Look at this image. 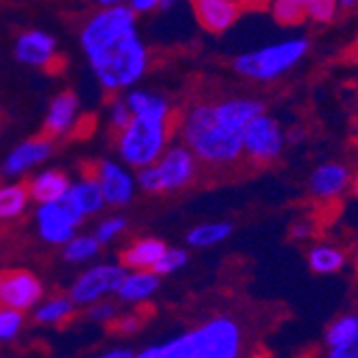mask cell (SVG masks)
Wrapping results in <instances>:
<instances>
[{
  "instance_id": "6da1fadb",
  "label": "cell",
  "mask_w": 358,
  "mask_h": 358,
  "mask_svg": "<svg viewBox=\"0 0 358 358\" xmlns=\"http://www.w3.org/2000/svg\"><path fill=\"white\" fill-rule=\"evenodd\" d=\"M80 45L108 92L134 86L150 67L148 48L138 35V15L122 3L94 11L80 30Z\"/></svg>"
},
{
  "instance_id": "7a4b0ae2",
  "label": "cell",
  "mask_w": 358,
  "mask_h": 358,
  "mask_svg": "<svg viewBox=\"0 0 358 358\" xmlns=\"http://www.w3.org/2000/svg\"><path fill=\"white\" fill-rule=\"evenodd\" d=\"M243 345L241 324L232 315H215L166 343L144 348L134 358H241Z\"/></svg>"
},
{
  "instance_id": "3957f363",
  "label": "cell",
  "mask_w": 358,
  "mask_h": 358,
  "mask_svg": "<svg viewBox=\"0 0 358 358\" xmlns=\"http://www.w3.org/2000/svg\"><path fill=\"white\" fill-rule=\"evenodd\" d=\"M182 146L206 166H232L243 157V134L225 129L213 112V101L193 103L180 124Z\"/></svg>"
},
{
  "instance_id": "277c9868",
  "label": "cell",
  "mask_w": 358,
  "mask_h": 358,
  "mask_svg": "<svg viewBox=\"0 0 358 358\" xmlns=\"http://www.w3.org/2000/svg\"><path fill=\"white\" fill-rule=\"evenodd\" d=\"M309 48H311V41L307 37L277 41V43L236 56L232 62V69L247 80L271 82V80L285 76L289 69H294L307 56Z\"/></svg>"
},
{
  "instance_id": "5b68a950",
  "label": "cell",
  "mask_w": 358,
  "mask_h": 358,
  "mask_svg": "<svg viewBox=\"0 0 358 358\" xmlns=\"http://www.w3.org/2000/svg\"><path fill=\"white\" fill-rule=\"evenodd\" d=\"M176 122H152L144 118H131L116 140V150L122 164L144 170L155 166L168 150Z\"/></svg>"
},
{
  "instance_id": "8992f818",
  "label": "cell",
  "mask_w": 358,
  "mask_h": 358,
  "mask_svg": "<svg viewBox=\"0 0 358 358\" xmlns=\"http://www.w3.org/2000/svg\"><path fill=\"white\" fill-rule=\"evenodd\" d=\"M200 164L195 157L182 146H168L155 166L144 168L138 172V185L146 193H168V191H180L198 178Z\"/></svg>"
},
{
  "instance_id": "52a82bcc",
  "label": "cell",
  "mask_w": 358,
  "mask_h": 358,
  "mask_svg": "<svg viewBox=\"0 0 358 358\" xmlns=\"http://www.w3.org/2000/svg\"><path fill=\"white\" fill-rule=\"evenodd\" d=\"M283 146H285V131L266 112L253 118L243 134V155L255 166L273 164L275 159L281 157Z\"/></svg>"
},
{
  "instance_id": "ba28073f",
  "label": "cell",
  "mask_w": 358,
  "mask_h": 358,
  "mask_svg": "<svg viewBox=\"0 0 358 358\" xmlns=\"http://www.w3.org/2000/svg\"><path fill=\"white\" fill-rule=\"evenodd\" d=\"M127 271L120 264H94L84 271L71 285L69 299L73 305H94L110 294H116Z\"/></svg>"
},
{
  "instance_id": "9c48e42d",
  "label": "cell",
  "mask_w": 358,
  "mask_h": 358,
  "mask_svg": "<svg viewBox=\"0 0 358 358\" xmlns=\"http://www.w3.org/2000/svg\"><path fill=\"white\" fill-rule=\"evenodd\" d=\"M41 299L43 285L32 273L24 268L0 273V307L22 313L39 305Z\"/></svg>"
},
{
  "instance_id": "30bf717a",
  "label": "cell",
  "mask_w": 358,
  "mask_h": 358,
  "mask_svg": "<svg viewBox=\"0 0 358 358\" xmlns=\"http://www.w3.org/2000/svg\"><path fill=\"white\" fill-rule=\"evenodd\" d=\"M90 172L96 178V182H99L106 206L131 204L136 195V178L129 174L127 168H122L112 159H101L96 161L94 168H90Z\"/></svg>"
},
{
  "instance_id": "8fae6325",
  "label": "cell",
  "mask_w": 358,
  "mask_h": 358,
  "mask_svg": "<svg viewBox=\"0 0 358 358\" xmlns=\"http://www.w3.org/2000/svg\"><path fill=\"white\" fill-rule=\"evenodd\" d=\"M15 58L28 67H39L54 71V64L58 62L56 39L43 30H26L15 39Z\"/></svg>"
},
{
  "instance_id": "7c38bea8",
  "label": "cell",
  "mask_w": 358,
  "mask_h": 358,
  "mask_svg": "<svg viewBox=\"0 0 358 358\" xmlns=\"http://www.w3.org/2000/svg\"><path fill=\"white\" fill-rule=\"evenodd\" d=\"M52 155V142L43 136L30 138L22 144H17L0 164V174L7 178H17L32 168H37L50 159Z\"/></svg>"
},
{
  "instance_id": "4fadbf2b",
  "label": "cell",
  "mask_w": 358,
  "mask_h": 358,
  "mask_svg": "<svg viewBox=\"0 0 358 358\" xmlns=\"http://www.w3.org/2000/svg\"><path fill=\"white\" fill-rule=\"evenodd\" d=\"M191 9L198 24L210 35H223L243 15V5L236 0H195Z\"/></svg>"
},
{
  "instance_id": "5bb4252c",
  "label": "cell",
  "mask_w": 358,
  "mask_h": 358,
  "mask_svg": "<svg viewBox=\"0 0 358 358\" xmlns=\"http://www.w3.org/2000/svg\"><path fill=\"white\" fill-rule=\"evenodd\" d=\"M35 221L41 241L50 245H67L76 236L78 221L71 217V213L62 202L39 206L35 213Z\"/></svg>"
},
{
  "instance_id": "9a60e30c",
  "label": "cell",
  "mask_w": 358,
  "mask_h": 358,
  "mask_svg": "<svg viewBox=\"0 0 358 358\" xmlns=\"http://www.w3.org/2000/svg\"><path fill=\"white\" fill-rule=\"evenodd\" d=\"M62 204L67 206V210L71 213V217L78 221V225L86 219L92 217L96 213H101L106 206V200L101 195L99 182L92 176L90 168L84 172V176L76 182H71V189L67 193V198L62 200Z\"/></svg>"
},
{
  "instance_id": "2e32d148",
  "label": "cell",
  "mask_w": 358,
  "mask_h": 358,
  "mask_svg": "<svg viewBox=\"0 0 358 358\" xmlns=\"http://www.w3.org/2000/svg\"><path fill=\"white\" fill-rule=\"evenodd\" d=\"M78 112H80V101L76 92L64 90L58 92L45 114V122H43V138L52 140V138H62L67 136L76 120H78Z\"/></svg>"
},
{
  "instance_id": "e0dca14e",
  "label": "cell",
  "mask_w": 358,
  "mask_h": 358,
  "mask_svg": "<svg viewBox=\"0 0 358 358\" xmlns=\"http://www.w3.org/2000/svg\"><path fill=\"white\" fill-rule=\"evenodd\" d=\"M352 172L348 166L331 161V164L317 166L309 176V191L320 200H333L341 195L345 189H350Z\"/></svg>"
},
{
  "instance_id": "ac0fdd59",
  "label": "cell",
  "mask_w": 358,
  "mask_h": 358,
  "mask_svg": "<svg viewBox=\"0 0 358 358\" xmlns=\"http://www.w3.org/2000/svg\"><path fill=\"white\" fill-rule=\"evenodd\" d=\"M28 187L30 200L39 202V206L45 204H60L71 189V180L62 170H45L39 172L37 176H32Z\"/></svg>"
},
{
  "instance_id": "d6986e66",
  "label": "cell",
  "mask_w": 358,
  "mask_h": 358,
  "mask_svg": "<svg viewBox=\"0 0 358 358\" xmlns=\"http://www.w3.org/2000/svg\"><path fill=\"white\" fill-rule=\"evenodd\" d=\"M124 103L134 118H144L152 122H176L172 106L166 96L148 90H131L124 96Z\"/></svg>"
},
{
  "instance_id": "ffe728a7",
  "label": "cell",
  "mask_w": 358,
  "mask_h": 358,
  "mask_svg": "<svg viewBox=\"0 0 358 358\" xmlns=\"http://www.w3.org/2000/svg\"><path fill=\"white\" fill-rule=\"evenodd\" d=\"M168 251V245L159 238H140L134 241L129 247L120 251V266L134 268V271H152V266L159 262L164 253Z\"/></svg>"
},
{
  "instance_id": "44dd1931",
  "label": "cell",
  "mask_w": 358,
  "mask_h": 358,
  "mask_svg": "<svg viewBox=\"0 0 358 358\" xmlns=\"http://www.w3.org/2000/svg\"><path fill=\"white\" fill-rule=\"evenodd\" d=\"M159 285H161V279L150 271L127 273L120 287L116 289V299L122 303H142L155 294Z\"/></svg>"
},
{
  "instance_id": "7402d4cb",
  "label": "cell",
  "mask_w": 358,
  "mask_h": 358,
  "mask_svg": "<svg viewBox=\"0 0 358 358\" xmlns=\"http://www.w3.org/2000/svg\"><path fill=\"white\" fill-rule=\"evenodd\" d=\"M345 262H348L345 251L329 243H320L311 247L307 253V264L315 275H337L339 271H343Z\"/></svg>"
},
{
  "instance_id": "603a6c76",
  "label": "cell",
  "mask_w": 358,
  "mask_h": 358,
  "mask_svg": "<svg viewBox=\"0 0 358 358\" xmlns=\"http://www.w3.org/2000/svg\"><path fill=\"white\" fill-rule=\"evenodd\" d=\"M28 204H30V195L24 182L0 187V221L22 217Z\"/></svg>"
},
{
  "instance_id": "cb8c5ba5",
  "label": "cell",
  "mask_w": 358,
  "mask_h": 358,
  "mask_svg": "<svg viewBox=\"0 0 358 358\" xmlns=\"http://www.w3.org/2000/svg\"><path fill=\"white\" fill-rule=\"evenodd\" d=\"M232 234V223H225V221H215V223H202V225H195L193 230L187 232V243L191 247H213L219 245L223 241H227Z\"/></svg>"
},
{
  "instance_id": "d4e9b609",
  "label": "cell",
  "mask_w": 358,
  "mask_h": 358,
  "mask_svg": "<svg viewBox=\"0 0 358 358\" xmlns=\"http://www.w3.org/2000/svg\"><path fill=\"white\" fill-rule=\"evenodd\" d=\"M76 311V305L71 303L69 296H56V299H50L45 303H41L35 311V322L39 324H60L64 320H69Z\"/></svg>"
},
{
  "instance_id": "484cf974",
  "label": "cell",
  "mask_w": 358,
  "mask_h": 358,
  "mask_svg": "<svg viewBox=\"0 0 358 358\" xmlns=\"http://www.w3.org/2000/svg\"><path fill=\"white\" fill-rule=\"evenodd\" d=\"M354 337H358V313H345V315L337 317L327 329V333H324V341H327L329 350L335 345H341Z\"/></svg>"
},
{
  "instance_id": "4316f807",
  "label": "cell",
  "mask_w": 358,
  "mask_h": 358,
  "mask_svg": "<svg viewBox=\"0 0 358 358\" xmlns=\"http://www.w3.org/2000/svg\"><path fill=\"white\" fill-rule=\"evenodd\" d=\"M271 15L281 26H301L305 15V0H277L271 5Z\"/></svg>"
},
{
  "instance_id": "83f0119b",
  "label": "cell",
  "mask_w": 358,
  "mask_h": 358,
  "mask_svg": "<svg viewBox=\"0 0 358 358\" xmlns=\"http://www.w3.org/2000/svg\"><path fill=\"white\" fill-rule=\"evenodd\" d=\"M101 245L94 241V236H88V234H82V236H73L67 245H64V259L67 262H73V264H80V262H88L92 259L96 253H99Z\"/></svg>"
},
{
  "instance_id": "f1b7e54d",
  "label": "cell",
  "mask_w": 358,
  "mask_h": 358,
  "mask_svg": "<svg viewBox=\"0 0 358 358\" xmlns=\"http://www.w3.org/2000/svg\"><path fill=\"white\" fill-rule=\"evenodd\" d=\"M339 13L337 0H305V15L317 24H331Z\"/></svg>"
},
{
  "instance_id": "f546056e",
  "label": "cell",
  "mask_w": 358,
  "mask_h": 358,
  "mask_svg": "<svg viewBox=\"0 0 358 358\" xmlns=\"http://www.w3.org/2000/svg\"><path fill=\"white\" fill-rule=\"evenodd\" d=\"M187 262H189V253L185 249H178V247L176 249H170L168 247V251L164 253V257H161L159 262L152 266L150 273H155L157 277H161V275H172V273L180 271Z\"/></svg>"
},
{
  "instance_id": "4dcf8cb0",
  "label": "cell",
  "mask_w": 358,
  "mask_h": 358,
  "mask_svg": "<svg viewBox=\"0 0 358 358\" xmlns=\"http://www.w3.org/2000/svg\"><path fill=\"white\" fill-rule=\"evenodd\" d=\"M24 327V315L13 309L0 307V341L9 343L13 341Z\"/></svg>"
},
{
  "instance_id": "1f68e13d",
  "label": "cell",
  "mask_w": 358,
  "mask_h": 358,
  "mask_svg": "<svg viewBox=\"0 0 358 358\" xmlns=\"http://www.w3.org/2000/svg\"><path fill=\"white\" fill-rule=\"evenodd\" d=\"M124 230H127V219L120 215H114V217H108L96 225L92 236L99 245H106V243H112L114 238H118Z\"/></svg>"
},
{
  "instance_id": "d6a6232c",
  "label": "cell",
  "mask_w": 358,
  "mask_h": 358,
  "mask_svg": "<svg viewBox=\"0 0 358 358\" xmlns=\"http://www.w3.org/2000/svg\"><path fill=\"white\" fill-rule=\"evenodd\" d=\"M88 317L99 324H112L118 317V305L112 301H99L88 307Z\"/></svg>"
},
{
  "instance_id": "836d02e7",
  "label": "cell",
  "mask_w": 358,
  "mask_h": 358,
  "mask_svg": "<svg viewBox=\"0 0 358 358\" xmlns=\"http://www.w3.org/2000/svg\"><path fill=\"white\" fill-rule=\"evenodd\" d=\"M131 112H129V108H127V103H124V99H116L114 103H112V110H110V122H112V127L116 129V134H120L122 129L131 122Z\"/></svg>"
},
{
  "instance_id": "e575fe53",
  "label": "cell",
  "mask_w": 358,
  "mask_h": 358,
  "mask_svg": "<svg viewBox=\"0 0 358 358\" xmlns=\"http://www.w3.org/2000/svg\"><path fill=\"white\" fill-rule=\"evenodd\" d=\"M114 331L122 335H134L142 327V315L140 313H129V315H118L114 322Z\"/></svg>"
},
{
  "instance_id": "d590c367",
  "label": "cell",
  "mask_w": 358,
  "mask_h": 358,
  "mask_svg": "<svg viewBox=\"0 0 358 358\" xmlns=\"http://www.w3.org/2000/svg\"><path fill=\"white\" fill-rule=\"evenodd\" d=\"M327 358H358V337L329 350Z\"/></svg>"
},
{
  "instance_id": "8d00e7d4",
  "label": "cell",
  "mask_w": 358,
  "mask_h": 358,
  "mask_svg": "<svg viewBox=\"0 0 358 358\" xmlns=\"http://www.w3.org/2000/svg\"><path fill=\"white\" fill-rule=\"evenodd\" d=\"M289 234L294 241H305V238H311L313 234V225L309 221H296L294 225L289 227Z\"/></svg>"
},
{
  "instance_id": "74e56055",
  "label": "cell",
  "mask_w": 358,
  "mask_h": 358,
  "mask_svg": "<svg viewBox=\"0 0 358 358\" xmlns=\"http://www.w3.org/2000/svg\"><path fill=\"white\" fill-rule=\"evenodd\" d=\"M127 7L138 15V13H148L152 9H159V3L157 0H134V3H129Z\"/></svg>"
},
{
  "instance_id": "f35d334b",
  "label": "cell",
  "mask_w": 358,
  "mask_h": 358,
  "mask_svg": "<svg viewBox=\"0 0 358 358\" xmlns=\"http://www.w3.org/2000/svg\"><path fill=\"white\" fill-rule=\"evenodd\" d=\"M96 358H134V352L127 350V348H116V350H110V352L96 356Z\"/></svg>"
},
{
  "instance_id": "ab89813d",
  "label": "cell",
  "mask_w": 358,
  "mask_h": 358,
  "mask_svg": "<svg viewBox=\"0 0 358 358\" xmlns=\"http://www.w3.org/2000/svg\"><path fill=\"white\" fill-rule=\"evenodd\" d=\"M303 138H305L303 129H289V131L285 134V140H289V142H301Z\"/></svg>"
},
{
  "instance_id": "60d3db41",
  "label": "cell",
  "mask_w": 358,
  "mask_h": 358,
  "mask_svg": "<svg viewBox=\"0 0 358 358\" xmlns=\"http://www.w3.org/2000/svg\"><path fill=\"white\" fill-rule=\"evenodd\" d=\"M350 191H352V195L358 200V174H354L352 176V180H350Z\"/></svg>"
},
{
  "instance_id": "b9f144b4",
  "label": "cell",
  "mask_w": 358,
  "mask_h": 358,
  "mask_svg": "<svg viewBox=\"0 0 358 358\" xmlns=\"http://www.w3.org/2000/svg\"><path fill=\"white\" fill-rule=\"evenodd\" d=\"M354 266H356V271H358V245H356V249H354Z\"/></svg>"
},
{
  "instance_id": "7bdbcfd3",
  "label": "cell",
  "mask_w": 358,
  "mask_h": 358,
  "mask_svg": "<svg viewBox=\"0 0 358 358\" xmlns=\"http://www.w3.org/2000/svg\"><path fill=\"white\" fill-rule=\"evenodd\" d=\"M356 124H358V114H356Z\"/></svg>"
}]
</instances>
